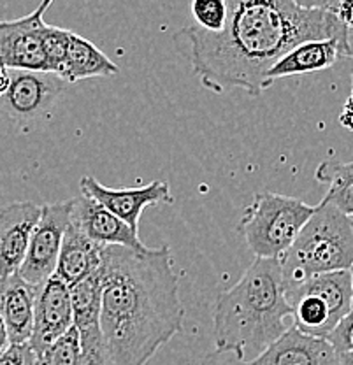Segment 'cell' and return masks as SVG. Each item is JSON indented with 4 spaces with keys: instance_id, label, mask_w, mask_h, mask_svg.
Here are the masks:
<instances>
[{
    "instance_id": "obj_1",
    "label": "cell",
    "mask_w": 353,
    "mask_h": 365,
    "mask_svg": "<svg viewBox=\"0 0 353 365\" xmlns=\"http://www.w3.org/2000/svg\"><path fill=\"white\" fill-rule=\"evenodd\" d=\"M227 20L216 34L193 25L181 36L192 48V67L204 88L225 93L241 88L259 97L269 88L267 71L306 41L350 37L334 13L306 9L294 0H225Z\"/></svg>"
},
{
    "instance_id": "obj_2",
    "label": "cell",
    "mask_w": 353,
    "mask_h": 365,
    "mask_svg": "<svg viewBox=\"0 0 353 365\" xmlns=\"http://www.w3.org/2000/svg\"><path fill=\"white\" fill-rule=\"evenodd\" d=\"M102 339L115 365H146L183 330L180 276L169 246L102 250Z\"/></svg>"
},
{
    "instance_id": "obj_3",
    "label": "cell",
    "mask_w": 353,
    "mask_h": 365,
    "mask_svg": "<svg viewBox=\"0 0 353 365\" xmlns=\"http://www.w3.org/2000/svg\"><path fill=\"white\" fill-rule=\"evenodd\" d=\"M280 258H255L232 288L218 295L213 313L216 349L253 360L288 329Z\"/></svg>"
},
{
    "instance_id": "obj_4",
    "label": "cell",
    "mask_w": 353,
    "mask_h": 365,
    "mask_svg": "<svg viewBox=\"0 0 353 365\" xmlns=\"http://www.w3.org/2000/svg\"><path fill=\"white\" fill-rule=\"evenodd\" d=\"M285 292L317 274L350 271L353 265V225L350 216L332 204L314 205L313 215L292 246L280 257Z\"/></svg>"
},
{
    "instance_id": "obj_5",
    "label": "cell",
    "mask_w": 353,
    "mask_h": 365,
    "mask_svg": "<svg viewBox=\"0 0 353 365\" xmlns=\"http://www.w3.org/2000/svg\"><path fill=\"white\" fill-rule=\"evenodd\" d=\"M314 205L295 197L259 192L246 207L237 232L257 258H280L313 215Z\"/></svg>"
},
{
    "instance_id": "obj_6",
    "label": "cell",
    "mask_w": 353,
    "mask_h": 365,
    "mask_svg": "<svg viewBox=\"0 0 353 365\" xmlns=\"http://www.w3.org/2000/svg\"><path fill=\"white\" fill-rule=\"evenodd\" d=\"M292 307L294 327L314 337H327L341 318L352 311L350 271L317 274L285 292Z\"/></svg>"
},
{
    "instance_id": "obj_7",
    "label": "cell",
    "mask_w": 353,
    "mask_h": 365,
    "mask_svg": "<svg viewBox=\"0 0 353 365\" xmlns=\"http://www.w3.org/2000/svg\"><path fill=\"white\" fill-rule=\"evenodd\" d=\"M71 209L72 200L41 207V216L30 235L25 260L18 269L21 279L32 287H39L55 274L63 234L71 220Z\"/></svg>"
},
{
    "instance_id": "obj_8",
    "label": "cell",
    "mask_w": 353,
    "mask_h": 365,
    "mask_svg": "<svg viewBox=\"0 0 353 365\" xmlns=\"http://www.w3.org/2000/svg\"><path fill=\"white\" fill-rule=\"evenodd\" d=\"M53 0H43L36 11L24 18L0 21V60L11 71L49 72L43 37L46 32L44 11Z\"/></svg>"
},
{
    "instance_id": "obj_9",
    "label": "cell",
    "mask_w": 353,
    "mask_h": 365,
    "mask_svg": "<svg viewBox=\"0 0 353 365\" xmlns=\"http://www.w3.org/2000/svg\"><path fill=\"white\" fill-rule=\"evenodd\" d=\"M79 188L85 195L92 197L108 211L123 220L135 232H138L139 220H141L144 209L162 202H173L170 186L165 181H151L139 188L116 190L108 188L92 176H85L79 181Z\"/></svg>"
},
{
    "instance_id": "obj_10",
    "label": "cell",
    "mask_w": 353,
    "mask_h": 365,
    "mask_svg": "<svg viewBox=\"0 0 353 365\" xmlns=\"http://www.w3.org/2000/svg\"><path fill=\"white\" fill-rule=\"evenodd\" d=\"M72 323L69 287L53 274L37 287L34 306V329L29 344L36 355L63 336Z\"/></svg>"
},
{
    "instance_id": "obj_11",
    "label": "cell",
    "mask_w": 353,
    "mask_h": 365,
    "mask_svg": "<svg viewBox=\"0 0 353 365\" xmlns=\"http://www.w3.org/2000/svg\"><path fill=\"white\" fill-rule=\"evenodd\" d=\"M66 83L53 72L11 71L9 88L0 98V108L20 121L34 120L46 113Z\"/></svg>"
},
{
    "instance_id": "obj_12",
    "label": "cell",
    "mask_w": 353,
    "mask_h": 365,
    "mask_svg": "<svg viewBox=\"0 0 353 365\" xmlns=\"http://www.w3.org/2000/svg\"><path fill=\"white\" fill-rule=\"evenodd\" d=\"M71 223L98 246H123L135 251L148 250L139 239L138 232L85 193L78 199H72Z\"/></svg>"
},
{
    "instance_id": "obj_13",
    "label": "cell",
    "mask_w": 353,
    "mask_h": 365,
    "mask_svg": "<svg viewBox=\"0 0 353 365\" xmlns=\"http://www.w3.org/2000/svg\"><path fill=\"white\" fill-rule=\"evenodd\" d=\"M41 216V205L13 202L0 207V284L24 264L30 235Z\"/></svg>"
},
{
    "instance_id": "obj_14",
    "label": "cell",
    "mask_w": 353,
    "mask_h": 365,
    "mask_svg": "<svg viewBox=\"0 0 353 365\" xmlns=\"http://www.w3.org/2000/svg\"><path fill=\"white\" fill-rule=\"evenodd\" d=\"M353 56L350 37H330V39L306 41L285 53L265 74V81L272 83L288 76L309 74V72L327 71L341 58Z\"/></svg>"
},
{
    "instance_id": "obj_15",
    "label": "cell",
    "mask_w": 353,
    "mask_h": 365,
    "mask_svg": "<svg viewBox=\"0 0 353 365\" xmlns=\"http://www.w3.org/2000/svg\"><path fill=\"white\" fill-rule=\"evenodd\" d=\"M246 365H339V356L324 337H314L290 325Z\"/></svg>"
},
{
    "instance_id": "obj_16",
    "label": "cell",
    "mask_w": 353,
    "mask_h": 365,
    "mask_svg": "<svg viewBox=\"0 0 353 365\" xmlns=\"http://www.w3.org/2000/svg\"><path fill=\"white\" fill-rule=\"evenodd\" d=\"M36 294L37 287L21 279L18 272L0 284V314L11 344H24L32 336Z\"/></svg>"
},
{
    "instance_id": "obj_17",
    "label": "cell",
    "mask_w": 353,
    "mask_h": 365,
    "mask_svg": "<svg viewBox=\"0 0 353 365\" xmlns=\"http://www.w3.org/2000/svg\"><path fill=\"white\" fill-rule=\"evenodd\" d=\"M102 250L104 246H98L90 241L86 235H83L72 225L69 220V225L63 234L58 262H56L55 276L62 279L67 287H71L76 281L83 279L101 267Z\"/></svg>"
},
{
    "instance_id": "obj_18",
    "label": "cell",
    "mask_w": 353,
    "mask_h": 365,
    "mask_svg": "<svg viewBox=\"0 0 353 365\" xmlns=\"http://www.w3.org/2000/svg\"><path fill=\"white\" fill-rule=\"evenodd\" d=\"M118 72L120 68L116 63L111 62L93 43L74 32L69 34L66 58H63V66L58 72V78L66 85H74V83L90 78L115 76Z\"/></svg>"
},
{
    "instance_id": "obj_19",
    "label": "cell",
    "mask_w": 353,
    "mask_h": 365,
    "mask_svg": "<svg viewBox=\"0 0 353 365\" xmlns=\"http://www.w3.org/2000/svg\"><path fill=\"white\" fill-rule=\"evenodd\" d=\"M69 294L72 323L78 329L79 336L101 330L98 319H101L102 306V267L71 284Z\"/></svg>"
},
{
    "instance_id": "obj_20",
    "label": "cell",
    "mask_w": 353,
    "mask_h": 365,
    "mask_svg": "<svg viewBox=\"0 0 353 365\" xmlns=\"http://www.w3.org/2000/svg\"><path fill=\"white\" fill-rule=\"evenodd\" d=\"M314 180L327 185V193L322 200L353 218V162H339L336 158L324 160L317 167Z\"/></svg>"
},
{
    "instance_id": "obj_21",
    "label": "cell",
    "mask_w": 353,
    "mask_h": 365,
    "mask_svg": "<svg viewBox=\"0 0 353 365\" xmlns=\"http://www.w3.org/2000/svg\"><path fill=\"white\" fill-rule=\"evenodd\" d=\"M36 365H81V341L74 325L44 351L36 355Z\"/></svg>"
},
{
    "instance_id": "obj_22",
    "label": "cell",
    "mask_w": 353,
    "mask_h": 365,
    "mask_svg": "<svg viewBox=\"0 0 353 365\" xmlns=\"http://www.w3.org/2000/svg\"><path fill=\"white\" fill-rule=\"evenodd\" d=\"M190 11H192L193 26L200 32H220L227 20L225 0H192Z\"/></svg>"
},
{
    "instance_id": "obj_23",
    "label": "cell",
    "mask_w": 353,
    "mask_h": 365,
    "mask_svg": "<svg viewBox=\"0 0 353 365\" xmlns=\"http://www.w3.org/2000/svg\"><path fill=\"white\" fill-rule=\"evenodd\" d=\"M81 341V365H115L106 348L101 330L79 336Z\"/></svg>"
},
{
    "instance_id": "obj_24",
    "label": "cell",
    "mask_w": 353,
    "mask_h": 365,
    "mask_svg": "<svg viewBox=\"0 0 353 365\" xmlns=\"http://www.w3.org/2000/svg\"><path fill=\"white\" fill-rule=\"evenodd\" d=\"M337 355L353 353V309L344 318L339 319L336 327L325 337Z\"/></svg>"
},
{
    "instance_id": "obj_25",
    "label": "cell",
    "mask_w": 353,
    "mask_h": 365,
    "mask_svg": "<svg viewBox=\"0 0 353 365\" xmlns=\"http://www.w3.org/2000/svg\"><path fill=\"white\" fill-rule=\"evenodd\" d=\"M0 365H36V353L29 342L24 344H11L0 355Z\"/></svg>"
},
{
    "instance_id": "obj_26",
    "label": "cell",
    "mask_w": 353,
    "mask_h": 365,
    "mask_svg": "<svg viewBox=\"0 0 353 365\" xmlns=\"http://www.w3.org/2000/svg\"><path fill=\"white\" fill-rule=\"evenodd\" d=\"M200 365H246L242 359H239L234 351H225V349H215L208 353L203 359Z\"/></svg>"
},
{
    "instance_id": "obj_27",
    "label": "cell",
    "mask_w": 353,
    "mask_h": 365,
    "mask_svg": "<svg viewBox=\"0 0 353 365\" xmlns=\"http://www.w3.org/2000/svg\"><path fill=\"white\" fill-rule=\"evenodd\" d=\"M332 13L348 30L353 29V0H337Z\"/></svg>"
},
{
    "instance_id": "obj_28",
    "label": "cell",
    "mask_w": 353,
    "mask_h": 365,
    "mask_svg": "<svg viewBox=\"0 0 353 365\" xmlns=\"http://www.w3.org/2000/svg\"><path fill=\"white\" fill-rule=\"evenodd\" d=\"M294 2L299 4L301 7H306V9H324L332 13L337 0H294Z\"/></svg>"
},
{
    "instance_id": "obj_29",
    "label": "cell",
    "mask_w": 353,
    "mask_h": 365,
    "mask_svg": "<svg viewBox=\"0 0 353 365\" xmlns=\"http://www.w3.org/2000/svg\"><path fill=\"white\" fill-rule=\"evenodd\" d=\"M339 123L343 125L347 130L353 132V93H350V97L347 98L343 106V111H341L339 116Z\"/></svg>"
},
{
    "instance_id": "obj_30",
    "label": "cell",
    "mask_w": 353,
    "mask_h": 365,
    "mask_svg": "<svg viewBox=\"0 0 353 365\" xmlns=\"http://www.w3.org/2000/svg\"><path fill=\"white\" fill-rule=\"evenodd\" d=\"M9 81H11V68H7L4 66V62L0 60V98L4 97L7 88H9Z\"/></svg>"
},
{
    "instance_id": "obj_31",
    "label": "cell",
    "mask_w": 353,
    "mask_h": 365,
    "mask_svg": "<svg viewBox=\"0 0 353 365\" xmlns=\"http://www.w3.org/2000/svg\"><path fill=\"white\" fill-rule=\"evenodd\" d=\"M11 346V341H9V334H7V329H6V323H4V318L2 314H0V355H2L4 351H6L7 348Z\"/></svg>"
},
{
    "instance_id": "obj_32",
    "label": "cell",
    "mask_w": 353,
    "mask_h": 365,
    "mask_svg": "<svg viewBox=\"0 0 353 365\" xmlns=\"http://www.w3.org/2000/svg\"><path fill=\"white\" fill-rule=\"evenodd\" d=\"M339 356V365H353V353H343Z\"/></svg>"
},
{
    "instance_id": "obj_33",
    "label": "cell",
    "mask_w": 353,
    "mask_h": 365,
    "mask_svg": "<svg viewBox=\"0 0 353 365\" xmlns=\"http://www.w3.org/2000/svg\"><path fill=\"white\" fill-rule=\"evenodd\" d=\"M350 274H352V287H353V265L350 267ZM352 309H353V299H352Z\"/></svg>"
},
{
    "instance_id": "obj_34",
    "label": "cell",
    "mask_w": 353,
    "mask_h": 365,
    "mask_svg": "<svg viewBox=\"0 0 353 365\" xmlns=\"http://www.w3.org/2000/svg\"><path fill=\"white\" fill-rule=\"evenodd\" d=\"M352 93H353V74H352Z\"/></svg>"
},
{
    "instance_id": "obj_35",
    "label": "cell",
    "mask_w": 353,
    "mask_h": 365,
    "mask_svg": "<svg viewBox=\"0 0 353 365\" xmlns=\"http://www.w3.org/2000/svg\"><path fill=\"white\" fill-rule=\"evenodd\" d=\"M352 225H353V218H352Z\"/></svg>"
}]
</instances>
